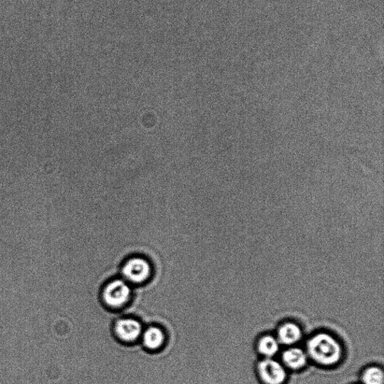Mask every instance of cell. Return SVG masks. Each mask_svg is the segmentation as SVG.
<instances>
[{
    "label": "cell",
    "mask_w": 384,
    "mask_h": 384,
    "mask_svg": "<svg viewBox=\"0 0 384 384\" xmlns=\"http://www.w3.org/2000/svg\"><path fill=\"white\" fill-rule=\"evenodd\" d=\"M307 356L313 362L323 367L337 365L343 357V349L333 335L321 332L313 335L307 341Z\"/></svg>",
    "instance_id": "1"
},
{
    "label": "cell",
    "mask_w": 384,
    "mask_h": 384,
    "mask_svg": "<svg viewBox=\"0 0 384 384\" xmlns=\"http://www.w3.org/2000/svg\"><path fill=\"white\" fill-rule=\"evenodd\" d=\"M132 297L130 283L124 279H115L109 282L103 291L104 303L113 309H119L129 303Z\"/></svg>",
    "instance_id": "2"
},
{
    "label": "cell",
    "mask_w": 384,
    "mask_h": 384,
    "mask_svg": "<svg viewBox=\"0 0 384 384\" xmlns=\"http://www.w3.org/2000/svg\"><path fill=\"white\" fill-rule=\"evenodd\" d=\"M257 376L261 384H286V367L273 358H264L257 365Z\"/></svg>",
    "instance_id": "3"
},
{
    "label": "cell",
    "mask_w": 384,
    "mask_h": 384,
    "mask_svg": "<svg viewBox=\"0 0 384 384\" xmlns=\"http://www.w3.org/2000/svg\"><path fill=\"white\" fill-rule=\"evenodd\" d=\"M152 274L150 262L141 257H133L126 261L122 268V275L128 283L143 284Z\"/></svg>",
    "instance_id": "4"
},
{
    "label": "cell",
    "mask_w": 384,
    "mask_h": 384,
    "mask_svg": "<svg viewBox=\"0 0 384 384\" xmlns=\"http://www.w3.org/2000/svg\"><path fill=\"white\" fill-rule=\"evenodd\" d=\"M115 334L123 343H131L141 337L144 329L141 323L133 318H122L115 326Z\"/></svg>",
    "instance_id": "5"
},
{
    "label": "cell",
    "mask_w": 384,
    "mask_h": 384,
    "mask_svg": "<svg viewBox=\"0 0 384 384\" xmlns=\"http://www.w3.org/2000/svg\"><path fill=\"white\" fill-rule=\"evenodd\" d=\"M303 337L301 327L297 323L288 321L279 326L277 330V339L284 346H291L299 343Z\"/></svg>",
    "instance_id": "6"
},
{
    "label": "cell",
    "mask_w": 384,
    "mask_h": 384,
    "mask_svg": "<svg viewBox=\"0 0 384 384\" xmlns=\"http://www.w3.org/2000/svg\"><path fill=\"white\" fill-rule=\"evenodd\" d=\"M281 359L284 366L297 371L306 367L308 356L303 349L293 347L283 352Z\"/></svg>",
    "instance_id": "7"
},
{
    "label": "cell",
    "mask_w": 384,
    "mask_h": 384,
    "mask_svg": "<svg viewBox=\"0 0 384 384\" xmlns=\"http://www.w3.org/2000/svg\"><path fill=\"white\" fill-rule=\"evenodd\" d=\"M142 341L146 348L150 351L160 350L165 341L164 331L159 326H152L143 331L141 335Z\"/></svg>",
    "instance_id": "8"
},
{
    "label": "cell",
    "mask_w": 384,
    "mask_h": 384,
    "mask_svg": "<svg viewBox=\"0 0 384 384\" xmlns=\"http://www.w3.org/2000/svg\"><path fill=\"white\" fill-rule=\"evenodd\" d=\"M280 345L277 338L264 335L258 340L257 350L265 358H274L279 351Z\"/></svg>",
    "instance_id": "9"
},
{
    "label": "cell",
    "mask_w": 384,
    "mask_h": 384,
    "mask_svg": "<svg viewBox=\"0 0 384 384\" xmlns=\"http://www.w3.org/2000/svg\"><path fill=\"white\" fill-rule=\"evenodd\" d=\"M360 379L362 384H383V369L377 365L369 366L364 370Z\"/></svg>",
    "instance_id": "10"
}]
</instances>
